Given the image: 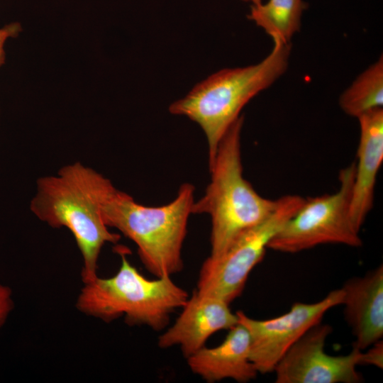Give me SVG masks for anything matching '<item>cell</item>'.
<instances>
[{
  "instance_id": "cell-1",
  "label": "cell",
  "mask_w": 383,
  "mask_h": 383,
  "mask_svg": "<svg viewBox=\"0 0 383 383\" xmlns=\"http://www.w3.org/2000/svg\"><path fill=\"white\" fill-rule=\"evenodd\" d=\"M93 185L102 219L138 248L145 267L156 277L172 276L183 268L182 250L194 202V187L182 184L176 198L163 206L136 202L94 170Z\"/></svg>"
},
{
  "instance_id": "cell-2",
  "label": "cell",
  "mask_w": 383,
  "mask_h": 383,
  "mask_svg": "<svg viewBox=\"0 0 383 383\" xmlns=\"http://www.w3.org/2000/svg\"><path fill=\"white\" fill-rule=\"evenodd\" d=\"M273 42L272 51L261 62L219 70L169 106L172 114L187 117L204 131L208 143L209 167L214 161L221 138L240 116L243 108L287 70L290 45Z\"/></svg>"
},
{
  "instance_id": "cell-3",
  "label": "cell",
  "mask_w": 383,
  "mask_h": 383,
  "mask_svg": "<svg viewBox=\"0 0 383 383\" xmlns=\"http://www.w3.org/2000/svg\"><path fill=\"white\" fill-rule=\"evenodd\" d=\"M240 115L221 138L205 194L192 208V214H209L211 220V257L221 255L243 231L270 216L279 199L260 196L243 175Z\"/></svg>"
},
{
  "instance_id": "cell-4",
  "label": "cell",
  "mask_w": 383,
  "mask_h": 383,
  "mask_svg": "<svg viewBox=\"0 0 383 383\" xmlns=\"http://www.w3.org/2000/svg\"><path fill=\"white\" fill-rule=\"evenodd\" d=\"M94 170L80 162L62 167L55 175L37 180L30 210L40 221L57 228L65 227L73 235L82 257V279L97 276L103 246L117 243L118 233L104 222L93 185Z\"/></svg>"
},
{
  "instance_id": "cell-5",
  "label": "cell",
  "mask_w": 383,
  "mask_h": 383,
  "mask_svg": "<svg viewBox=\"0 0 383 383\" xmlns=\"http://www.w3.org/2000/svg\"><path fill=\"white\" fill-rule=\"evenodd\" d=\"M116 250L121 259L117 272L84 282L77 298V309L105 322L123 316L129 325L164 329L171 314L186 303L188 293L171 276L147 279L128 261L123 247Z\"/></svg>"
},
{
  "instance_id": "cell-6",
  "label": "cell",
  "mask_w": 383,
  "mask_h": 383,
  "mask_svg": "<svg viewBox=\"0 0 383 383\" xmlns=\"http://www.w3.org/2000/svg\"><path fill=\"white\" fill-rule=\"evenodd\" d=\"M355 164L342 169L339 188L332 194L309 197L284 224L268 244V248L296 253L323 244L359 247L362 244L350 216V200Z\"/></svg>"
},
{
  "instance_id": "cell-7",
  "label": "cell",
  "mask_w": 383,
  "mask_h": 383,
  "mask_svg": "<svg viewBox=\"0 0 383 383\" xmlns=\"http://www.w3.org/2000/svg\"><path fill=\"white\" fill-rule=\"evenodd\" d=\"M304 201V198L298 195L279 198L278 206L270 216L241 233L221 255L209 256L203 262L196 291L228 304L240 296L250 272L263 258L270 241Z\"/></svg>"
},
{
  "instance_id": "cell-8",
  "label": "cell",
  "mask_w": 383,
  "mask_h": 383,
  "mask_svg": "<svg viewBox=\"0 0 383 383\" xmlns=\"http://www.w3.org/2000/svg\"><path fill=\"white\" fill-rule=\"evenodd\" d=\"M342 288L333 290L313 304L294 303L286 313L267 320H257L237 311L238 323L250 335V358L258 373L274 371L286 352L310 328L320 323L331 308L343 304Z\"/></svg>"
},
{
  "instance_id": "cell-9",
  "label": "cell",
  "mask_w": 383,
  "mask_h": 383,
  "mask_svg": "<svg viewBox=\"0 0 383 383\" xmlns=\"http://www.w3.org/2000/svg\"><path fill=\"white\" fill-rule=\"evenodd\" d=\"M332 328L317 324L303 335L283 355L273 372L277 383H357L362 350L355 348L347 355L333 356L325 352Z\"/></svg>"
},
{
  "instance_id": "cell-10",
  "label": "cell",
  "mask_w": 383,
  "mask_h": 383,
  "mask_svg": "<svg viewBox=\"0 0 383 383\" xmlns=\"http://www.w3.org/2000/svg\"><path fill=\"white\" fill-rule=\"evenodd\" d=\"M182 309L174 324L160 335L157 345L163 349L179 346L186 358L204 347L213 334L229 330L238 322L229 304L196 291Z\"/></svg>"
},
{
  "instance_id": "cell-11",
  "label": "cell",
  "mask_w": 383,
  "mask_h": 383,
  "mask_svg": "<svg viewBox=\"0 0 383 383\" xmlns=\"http://www.w3.org/2000/svg\"><path fill=\"white\" fill-rule=\"evenodd\" d=\"M360 137L350 200V216L360 230L372 210L377 176L383 161V110L377 108L357 118Z\"/></svg>"
},
{
  "instance_id": "cell-12",
  "label": "cell",
  "mask_w": 383,
  "mask_h": 383,
  "mask_svg": "<svg viewBox=\"0 0 383 383\" xmlns=\"http://www.w3.org/2000/svg\"><path fill=\"white\" fill-rule=\"evenodd\" d=\"M344 313L355 337L353 348L360 350L383 335V267L364 277L352 278L342 287Z\"/></svg>"
},
{
  "instance_id": "cell-13",
  "label": "cell",
  "mask_w": 383,
  "mask_h": 383,
  "mask_svg": "<svg viewBox=\"0 0 383 383\" xmlns=\"http://www.w3.org/2000/svg\"><path fill=\"white\" fill-rule=\"evenodd\" d=\"M250 343L248 331L238 322L220 345L204 346L188 357V366L207 382L224 379L249 382L258 373L250 358Z\"/></svg>"
},
{
  "instance_id": "cell-14",
  "label": "cell",
  "mask_w": 383,
  "mask_h": 383,
  "mask_svg": "<svg viewBox=\"0 0 383 383\" xmlns=\"http://www.w3.org/2000/svg\"><path fill=\"white\" fill-rule=\"evenodd\" d=\"M306 9L303 0H268L252 4L248 18L262 28L273 41L288 44L299 30Z\"/></svg>"
},
{
  "instance_id": "cell-15",
  "label": "cell",
  "mask_w": 383,
  "mask_h": 383,
  "mask_svg": "<svg viewBox=\"0 0 383 383\" xmlns=\"http://www.w3.org/2000/svg\"><path fill=\"white\" fill-rule=\"evenodd\" d=\"M339 104L348 115L357 118L383 105V58L362 72L340 95Z\"/></svg>"
},
{
  "instance_id": "cell-16",
  "label": "cell",
  "mask_w": 383,
  "mask_h": 383,
  "mask_svg": "<svg viewBox=\"0 0 383 383\" xmlns=\"http://www.w3.org/2000/svg\"><path fill=\"white\" fill-rule=\"evenodd\" d=\"M367 348L368 350L361 352L359 365H369L379 369L383 368V341H377Z\"/></svg>"
},
{
  "instance_id": "cell-17",
  "label": "cell",
  "mask_w": 383,
  "mask_h": 383,
  "mask_svg": "<svg viewBox=\"0 0 383 383\" xmlns=\"http://www.w3.org/2000/svg\"><path fill=\"white\" fill-rule=\"evenodd\" d=\"M22 30V27L18 22H12L0 28V67L5 62L6 54L4 45L10 38H16Z\"/></svg>"
},
{
  "instance_id": "cell-18",
  "label": "cell",
  "mask_w": 383,
  "mask_h": 383,
  "mask_svg": "<svg viewBox=\"0 0 383 383\" xmlns=\"http://www.w3.org/2000/svg\"><path fill=\"white\" fill-rule=\"evenodd\" d=\"M13 308V302L10 288L0 284V328L4 324Z\"/></svg>"
},
{
  "instance_id": "cell-19",
  "label": "cell",
  "mask_w": 383,
  "mask_h": 383,
  "mask_svg": "<svg viewBox=\"0 0 383 383\" xmlns=\"http://www.w3.org/2000/svg\"><path fill=\"white\" fill-rule=\"evenodd\" d=\"M244 1L250 2L252 4H257L262 2V0H243Z\"/></svg>"
}]
</instances>
